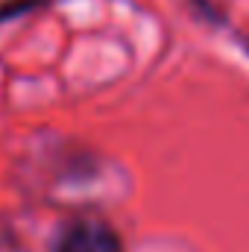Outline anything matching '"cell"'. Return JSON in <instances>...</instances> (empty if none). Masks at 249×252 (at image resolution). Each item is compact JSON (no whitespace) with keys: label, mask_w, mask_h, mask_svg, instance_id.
<instances>
[{"label":"cell","mask_w":249,"mask_h":252,"mask_svg":"<svg viewBox=\"0 0 249 252\" xmlns=\"http://www.w3.org/2000/svg\"><path fill=\"white\" fill-rule=\"evenodd\" d=\"M59 252H124L118 235L100 220H76L59 241Z\"/></svg>","instance_id":"1"}]
</instances>
